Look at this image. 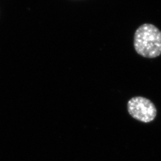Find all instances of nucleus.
Returning a JSON list of instances; mask_svg holds the SVG:
<instances>
[{
    "instance_id": "f257e3e1",
    "label": "nucleus",
    "mask_w": 161,
    "mask_h": 161,
    "mask_svg": "<svg viewBox=\"0 0 161 161\" xmlns=\"http://www.w3.org/2000/svg\"><path fill=\"white\" fill-rule=\"evenodd\" d=\"M134 47L140 56L153 58L161 55V31L153 25L146 23L134 34Z\"/></svg>"
},
{
    "instance_id": "f03ea898",
    "label": "nucleus",
    "mask_w": 161,
    "mask_h": 161,
    "mask_svg": "<svg viewBox=\"0 0 161 161\" xmlns=\"http://www.w3.org/2000/svg\"><path fill=\"white\" fill-rule=\"evenodd\" d=\"M128 114L137 121L149 123L154 121L157 109L154 103L147 98L136 96L130 99L127 103Z\"/></svg>"
}]
</instances>
